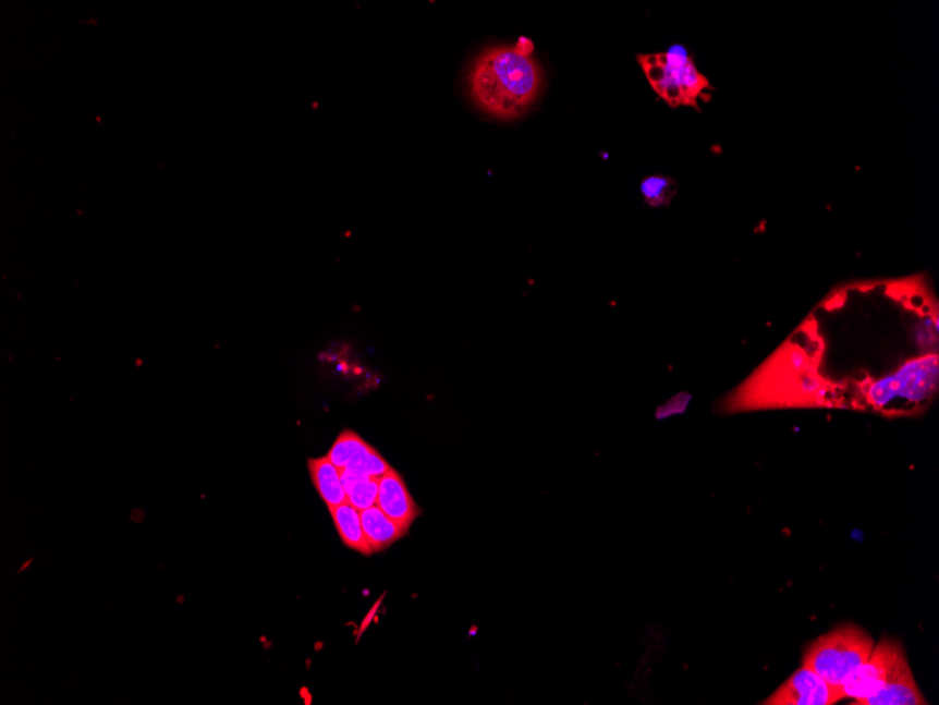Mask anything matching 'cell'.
Instances as JSON below:
<instances>
[{"instance_id": "7", "label": "cell", "mask_w": 939, "mask_h": 705, "mask_svg": "<svg viewBox=\"0 0 939 705\" xmlns=\"http://www.w3.org/2000/svg\"><path fill=\"white\" fill-rule=\"evenodd\" d=\"M376 506L405 531H410L420 515V509L416 506L403 476L394 467L380 477Z\"/></svg>"}, {"instance_id": "11", "label": "cell", "mask_w": 939, "mask_h": 705, "mask_svg": "<svg viewBox=\"0 0 939 705\" xmlns=\"http://www.w3.org/2000/svg\"><path fill=\"white\" fill-rule=\"evenodd\" d=\"M331 511L333 524H336L339 537L347 548L356 550L365 557H370L373 550L363 531L361 511L350 503L336 507Z\"/></svg>"}, {"instance_id": "4", "label": "cell", "mask_w": 939, "mask_h": 705, "mask_svg": "<svg viewBox=\"0 0 939 705\" xmlns=\"http://www.w3.org/2000/svg\"><path fill=\"white\" fill-rule=\"evenodd\" d=\"M646 78L656 94L672 108H698V99L710 89L709 81L695 65L685 46L674 45L660 54L637 58Z\"/></svg>"}, {"instance_id": "3", "label": "cell", "mask_w": 939, "mask_h": 705, "mask_svg": "<svg viewBox=\"0 0 939 705\" xmlns=\"http://www.w3.org/2000/svg\"><path fill=\"white\" fill-rule=\"evenodd\" d=\"M874 646L873 636L863 628L840 625L808 646L803 666H807L841 693L842 685L868 660Z\"/></svg>"}, {"instance_id": "5", "label": "cell", "mask_w": 939, "mask_h": 705, "mask_svg": "<svg viewBox=\"0 0 939 705\" xmlns=\"http://www.w3.org/2000/svg\"><path fill=\"white\" fill-rule=\"evenodd\" d=\"M903 659H906V654L899 641L880 640L868 660L842 685V697L854 700L852 704L863 705L865 700L874 697L889 682Z\"/></svg>"}, {"instance_id": "13", "label": "cell", "mask_w": 939, "mask_h": 705, "mask_svg": "<svg viewBox=\"0 0 939 705\" xmlns=\"http://www.w3.org/2000/svg\"><path fill=\"white\" fill-rule=\"evenodd\" d=\"M390 470V463L381 457L380 452H377L375 447H371L370 443L365 441L362 443L361 448L357 449L355 455H353L351 462L347 463V466L343 472L361 477H375V479H380V477L385 476Z\"/></svg>"}, {"instance_id": "12", "label": "cell", "mask_w": 939, "mask_h": 705, "mask_svg": "<svg viewBox=\"0 0 939 705\" xmlns=\"http://www.w3.org/2000/svg\"><path fill=\"white\" fill-rule=\"evenodd\" d=\"M341 481L343 489L346 491L347 503L355 507L356 510L363 511L376 506L380 479L361 477L341 471Z\"/></svg>"}, {"instance_id": "1", "label": "cell", "mask_w": 939, "mask_h": 705, "mask_svg": "<svg viewBox=\"0 0 939 705\" xmlns=\"http://www.w3.org/2000/svg\"><path fill=\"white\" fill-rule=\"evenodd\" d=\"M532 51V42L521 40L516 46L488 48L476 58L467 85L478 109L496 119L512 120L532 108L545 81Z\"/></svg>"}, {"instance_id": "2", "label": "cell", "mask_w": 939, "mask_h": 705, "mask_svg": "<svg viewBox=\"0 0 939 705\" xmlns=\"http://www.w3.org/2000/svg\"><path fill=\"white\" fill-rule=\"evenodd\" d=\"M939 388V356L937 352L914 356L898 369L868 378L859 385L864 408L883 414L918 412L936 398Z\"/></svg>"}, {"instance_id": "15", "label": "cell", "mask_w": 939, "mask_h": 705, "mask_svg": "<svg viewBox=\"0 0 939 705\" xmlns=\"http://www.w3.org/2000/svg\"><path fill=\"white\" fill-rule=\"evenodd\" d=\"M363 442H365V439L357 436L355 431H352V429H345V431L339 434L336 442H333V446L329 449V452L327 453L328 460L331 461L339 471H343Z\"/></svg>"}, {"instance_id": "6", "label": "cell", "mask_w": 939, "mask_h": 705, "mask_svg": "<svg viewBox=\"0 0 939 705\" xmlns=\"http://www.w3.org/2000/svg\"><path fill=\"white\" fill-rule=\"evenodd\" d=\"M842 698L841 693L832 688L819 674L807 666L793 673L776 693L764 700V705H832Z\"/></svg>"}, {"instance_id": "10", "label": "cell", "mask_w": 939, "mask_h": 705, "mask_svg": "<svg viewBox=\"0 0 939 705\" xmlns=\"http://www.w3.org/2000/svg\"><path fill=\"white\" fill-rule=\"evenodd\" d=\"M363 531L369 540L373 554L381 552L397 540L405 537L408 531L394 523L377 506L361 511Z\"/></svg>"}, {"instance_id": "14", "label": "cell", "mask_w": 939, "mask_h": 705, "mask_svg": "<svg viewBox=\"0 0 939 705\" xmlns=\"http://www.w3.org/2000/svg\"><path fill=\"white\" fill-rule=\"evenodd\" d=\"M678 192L674 178L664 175H650L641 183L643 199L650 207L670 206Z\"/></svg>"}, {"instance_id": "9", "label": "cell", "mask_w": 939, "mask_h": 705, "mask_svg": "<svg viewBox=\"0 0 939 705\" xmlns=\"http://www.w3.org/2000/svg\"><path fill=\"white\" fill-rule=\"evenodd\" d=\"M308 471L313 485L316 486L319 497L329 510L347 503L346 491L343 489L341 481V471L328 460V457L309 458Z\"/></svg>"}, {"instance_id": "8", "label": "cell", "mask_w": 939, "mask_h": 705, "mask_svg": "<svg viewBox=\"0 0 939 705\" xmlns=\"http://www.w3.org/2000/svg\"><path fill=\"white\" fill-rule=\"evenodd\" d=\"M906 659L900 661L889 682L863 705H927Z\"/></svg>"}]
</instances>
